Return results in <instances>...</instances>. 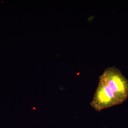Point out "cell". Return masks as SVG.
Returning <instances> with one entry per match:
<instances>
[{
	"label": "cell",
	"instance_id": "3957f363",
	"mask_svg": "<svg viewBox=\"0 0 128 128\" xmlns=\"http://www.w3.org/2000/svg\"><path fill=\"white\" fill-rule=\"evenodd\" d=\"M33 109L34 110H35V109H36V108H35L34 107L33 108Z\"/></svg>",
	"mask_w": 128,
	"mask_h": 128
},
{
	"label": "cell",
	"instance_id": "7a4b0ae2",
	"mask_svg": "<svg viewBox=\"0 0 128 128\" xmlns=\"http://www.w3.org/2000/svg\"><path fill=\"white\" fill-rule=\"evenodd\" d=\"M122 103L110 87L99 78L98 86L90 103L92 107L100 112Z\"/></svg>",
	"mask_w": 128,
	"mask_h": 128
},
{
	"label": "cell",
	"instance_id": "6da1fadb",
	"mask_svg": "<svg viewBox=\"0 0 128 128\" xmlns=\"http://www.w3.org/2000/svg\"><path fill=\"white\" fill-rule=\"evenodd\" d=\"M110 87L122 103L128 98V80L118 70L109 67L99 76Z\"/></svg>",
	"mask_w": 128,
	"mask_h": 128
}]
</instances>
